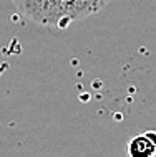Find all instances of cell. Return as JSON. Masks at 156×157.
I'll return each mask as SVG.
<instances>
[{
	"mask_svg": "<svg viewBox=\"0 0 156 157\" xmlns=\"http://www.w3.org/2000/svg\"><path fill=\"white\" fill-rule=\"evenodd\" d=\"M128 157H156V132L148 131L131 137L126 144Z\"/></svg>",
	"mask_w": 156,
	"mask_h": 157,
	"instance_id": "cell-2",
	"label": "cell"
},
{
	"mask_svg": "<svg viewBox=\"0 0 156 157\" xmlns=\"http://www.w3.org/2000/svg\"><path fill=\"white\" fill-rule=\"evenodd\" d=\"M28 20L53 28H66L102 12L111 0H12Z\"/></svg>",
	"mask_w": 156,
	"mask_h": 157,
	"instance_id": "cell-1",
	"label": "cell"
}]
</instances>
